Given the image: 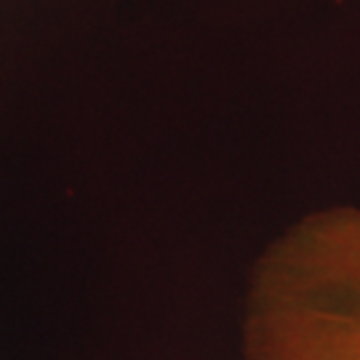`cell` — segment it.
Here are the masks:
<instances>
[{
  "mask_svg": "<svg viewBox=\"0 0 360 360\" xmlns=\"http://www.w3.org/2000/svg\"><path fill=\"white\" fill-rule=\"evenodd\" d=\"M241 360H360V206L307 211L255 255Z\"/></svg>",
  "mask_w": 360,
  "mask_h": 360,
  "instance_id": "cell-1",
  "label": "cell"
}]
</instances>
